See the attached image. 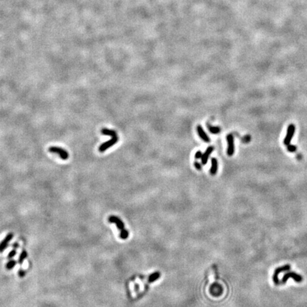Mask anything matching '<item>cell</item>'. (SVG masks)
<instances>
[{"mask_svg":"<svg viewBox=\"0 0 307 307\" xmlns=\"http://www.w3.org/2000/svg\"><path fill=\"white\" fill-rule=\"evenodd\" d=\"M108 220H109L110 222L111 223H115L117 225L118 230L120 231V237L122 239L125 240L127 239L129 236V233L128 231L125 229L124 223L122 221L121 219L117 218V216H110L108 218Z\"/></svg>","mask_w":307,"mask_h":307,"instance_id":"obj_1","label":"cell"},{"mask_svg":"<svg viewBox=\"0 0 307 307\" xmlns=\"http://www.w3.org/2000/svg\"><path fill=\"white\" fill-rule=\"evenodd\" d=\"M48 151L50 153L58 154L60 156V158L63 160H67L69 157V154L68 151L60 147H55V146L50 147L48 148Z\"/></svg>","mask_w":307,"mask_h":307,"instance_id":"obj_2","label":"cell"},{"mask_svg":"<svg viewBox=\"0 0 307 307\" xmlns=\"http://www.w3.org/2000/svg\"><path fill=\"white\" fill-rule=\"evenodd\" d=\"M289 278H293V280L296 281L297 282H302V280H303V277L301 276V275L297 274V273L294 272H290L286 273V274L284 275L283 277H282V281L280 282V283L285 284L286 282V281L289 280Z\"/></svg>","mask_w":307,"mask_h":307,"instance_id":"obj_3","label":"cell"},{"mask_svg":"<svg viewBox=\"0 0 307 307\" xmlns=\"http://www.w3.org/2000/svg\"><path fill=\"white\" fill-rule=\"evenodd\" d=\"M290 269H291V267H290L289 265H286L282 266V267H278V268H277L276 269H275L274 274H273V277H272L273 281H274L275 284L278 285V284H280V280H279V274H280L282 272L288 271V270H289Z\"/></svg>","mask_w":307,"mask_h":307,"instance_id":"obj_4","label":"cell"},{"mask_svg":"<svg viewBox=\"0 0 307 307\" xmlns=\"http://www.w3.org/2000/svg\"><path fill=\"white\" fill-rule=\"evenodd\" d=\"M13 237H14V233H9L5 236L4 238L2 240V241L0 242V253L3 252L6 250L7 247L9 246V243L10 242V241H12Z\"/></svg>","mask_w":307,"mask_h":307,"instance_id":"obj_5","label":"cell"},{"mask_svg":"<svg viewBox=\"0 0 307 307\" xmlns=\"http://www.w3.org/2000/svg\"><path fill=\"white\" fill-rule=\"evenodd\" d=\"M295 132V126L293 124L289 125V127H288L287 129V132H286V135L285 139H284V144L285 145H290V142H291V139H292L294 134Z\"/></svg>","mask_w":307,"mask_h":307,"instance_id":"obj_6","label":"cell"},{"mask_svg":"<svg viewBox=\"0 0 307 307\" xmlns=\"http://www.w3.org/2000/svg\"><path fill=\"white\" fill-rule=\"evenodd\" d=\"M228 141V150L227 153L228 156H231L235 152V144H234V136L233 134H230L227 136Z\"/></svg>","mask_w":307,"mask_h":307,"instance_id":"obj_7","label":"cell"},{"mask_svg":"<svg viewBox=\"0 0 307 307\" xmlns=\"http://www.w3.org/2000/svg\"><path fill=\"white\" fill-rule=\"evenodd\" d=\"M117 140H118V137H117H117H112L111 139L108 140V141L105 142V143L102 144V145L100 146V147H99V151H100V152H103V151H106L107 149H109L112 146L115 145L117 142Z\"/></svg>","mask_w":307,"mask_h":307,"instance_id":"obj_8","label":"cell"},{"mask_svg":"<svg viewBox=\"0 0 307 307\" xmlns=\"http://www.w3.org/2000/svg\"><path fill=\"white\" fill-rule=\"evenodd\" d=\"M213 150H214V147H209L207 148L206 151H205V153L203 154V155H202V157H201L202 164H204V165L207 164L208 160V158H209V156L211 154V153L213 152Z\"/></svg>","mask_w":307,"mask_h":307,"instance_id":"obj_9","label":"cell"},{"mask_svg":"<svg viewBox=\"0 0 307 307\" xmlns=\"http://www.w3.org/2000/svg\"><path fill=\"white\" fill-rule=\"evenodd\" d=\"M197 132L198 135H199L200 137L205 142H210V138L209 136H208V134L205 132V131L203 130V127H202L201 125H198L197 127Z\"/></svg>","mask_w":307,"mask_h":307,"instance_id":"obj_10","label":"cell"},{"mask_svg":"<svg viewBox=\"0 0 307 307\" xmlns=\"http://www.w3.org/2000/svg\"><path fill=\"white\" fill-rule=\"evenodd\" d=\"M218 171V161L216 158L211 159V168L210 172L212 175H216Z\"/></svg>","mask_w":307,"mask_h":307,"instance_id":"obj_11","label":"cell"},{"mask_svg":"<svg viewBox=\"0 0 307 307\" xmlns=\"http://www.w3.org/2000/svg\"><path fill=\"white\" fill-rule=\"evenodd\" d=\"M101 133L102 134H105V135H108L112 136V137H117V134L116 133L115 131L112 130H108L107 128H103L101 130Z\"/></svg>","mask_w":307,"mask_h":307,"instance_id":"obj_12","label":"cell"},{"mask_svg":"<svg viewBox=\"0 0 307 307\" xmlns=\"http://www.w3.org/2000/svg\"><path fill=\"white\" fill-rule=\"evenodd\" d=\"M161 276V273L159 272H156L154 273H153V274H151V275H149V277L147 278V282H149V283H151V282H154V281H156V280H158L159 278Z\"/></svg>","mask_w":307,"mask_h":307,"instance_id":"obj_13","label":"cell"},{"mask_svg":"<svg viewBox=\"0 0 307 307\" xmlns=\"http://www.w3.org/2000/svg\"><path fill=\"white\" fill-rule=\"evenodd\" d=\"M27 256H28L27 252L25 250H23V249H22V251L21 252V254H20L19 257L18 263L20 265H22V264L24 263V260H25L27 258Z\"/></svg>","mask_w":307,"mask_h":307,"instance_id":"obj_14","label":"cell"},{"mask_svg":"<svg viewBox=\"0 0 307 307\" xmlns=\"http://www.w3.org/2000/svg\"><path fill=\"white\" fill-rule=\"evenodd\" d=\"M16 265V261L14 260H9L5 265V268H6L7 270H12V269L15 267V265Z\"/></svg>","mask_w":307,"mask_h":307,"instance_id":"obj_15","label":"cell"},{"mask_svg":"<svg viewBox=\"0 0 307 307\" xmlns=\"http://www.w3.org/2000/svg\"><path fill=\"white\" fill-rule=\"evenodd\" d=\"M208 129L209 132L212 134H218L220 132V128L219 127H213L208 125Z\"/></svg>","mask_w":307,"mask_h":307,"instance_id":"obj_16","label":"cell"},{"mask_svg":"<svg viewBox=\"0 0 307 307\" xmlns=\"http://www.w3.org/2000/svg\"><path fill=\"white\" fill-rule=\"evenodd\" d=\"M16 254V250H15V249H14V250H12V251H11L8 254V255H7V259H9V260L12 259V258L14 257Z\"/></svg>","mask_w":307,"mask_h":307,"instance_id":"obj_17","label":"cell"},{"mask_svg":"<svg viewBox=\"0 0 307 307\" xmlns=\"http://www.w3.org/2000/svg\"><path fill=\"white\" fill-rule=\"evenodd\" d=\"M26 274H27V272H26L25 270H24V269H19L18 272V276L20 278H23L25 277Z\"/></svg>","mask_w":307,"mask_h":307,"instance_id":"obj_18","label":"cell"},{"mask_svg":"<svg viewBox=\"0 0 307 307\" xmlns=\"http://www.w3.org/2000/svg\"><path fill=\"white\" fill-rule=\"evenodd\" d=\"M287 149L289 151L294 152V151H295L296 150H297V147H295V146H294V145H289V146H288V147H287Z\"/></svg>","mask_w":307,"mask_h":307,"instance_id":"obj_19","label":"cell"},{"mask_svg":"<svg viewBox=\"0 0 307 307\" xmlns=\"http://www.w3.org/2000/svg\"><path fill=\"white\" fill-rule=\"evenodd\" d=\"M202 155H203V154H202L201 151H198L195 154V158L196 159H201L202 157Z\"/></svg>","mask_w":307,"mask_h":307,"instance_id":"obj_20","label":"cell"},{"mask_svg":"<svg viewBox=\"0 0 307 307\" xmlns=\"http://www.w3.org/2000/svg\"><path fill=\"white\" fill-rule=\"evenodd\" d=\"M194 166H195V167L197 168L198 170H201V165L199 164V163L196 162L195 163H194Z\"/></svg>","mask_w":307,"mask_h":307,"instance_id":"obj_21","label":"cell"},{"mask_svg":"<svg viewBox=\"0 0 307 307\" xmlns=\"http://www.w3.org/2000/svg\"><path fill=\"white\" fill-rule=\"evenodd\" d=\"M12 247L15 249V250H16V249H17L19 247V245L18 242H14V244L12 245Z\"/></svg>","mask_w":307,"mask_h":307,"instance_id":"obj_22","label":"cell"}]
</instances>
